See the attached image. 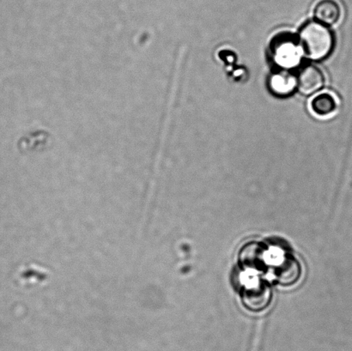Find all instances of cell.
<instances>
[{"label": "cell", "mask_w": 352, "mask_h": 351, "mask_svg": "<svg viewBox=\"0 0 352 351\" xmlns=\"http://www.w3.org/2000/svg\"><path fill=\"white\" fill-rule=\"evenodd\" d=\"M283 261V260H282ZM300 267L295 260L285 258L275 271V277L279 284L291 285L296 283L300 277Z\"/></svg>", "instance_id": "cell-8"}, {"label": "cell", "mask_w": 352, "mask_h": 351, "mask_svg": "<svg viewBox=\"0 0 352 351\" xmlns=\"http://www.w3.org/2000/svg\"><path fill=\"white\" fill-rule=\"evenodd\" d=\"M296 78V88L302 95H311L320 91L325 84L323 72L314 65H307L300 69Z\"/></svg>", "instance_id": "cell-3"}, {"label": "cell", "mask_w": 352, "mask_h": 351, "mask_svg": "<svg viewBox=\"0 0 352 351\" xmlns=\"http://www.w3.org/2000/svg\"><path fill=\"white\" fill-rule=\"evenodd\" d=\"M314 15L317 22L324 25H333L340 20L341 8L336 0H320L317 2Z\"/></svg>", "instance_id": "cell-5"}, {"label": "cell", "mask_w": 352, "mask_h": 351, "mask_svg": "<svg viewBox=\"0 0 352 351\" xmlns=\"http://www.w3.org/2000/svg\"><path fill=\"white\" fill-rule=\"evenodd\" d=\"M310 109L314 115L324 118V117L329 116L336 112L337 101L331 93H322L311 100Z\"/></svg>", "instance_id": "cell-7"}, {"label": "cell", "mask_w": 352, "mask_h": 351, "mask_svg": "<svg viewBox=\"0 0 352 351\" xmlns=\"http://www.w3.org/2000/svg\"><path fill=\"white\" fill-rule=\"evenodd\" d=\"M271 298L270 288L263 282L248 285L243 291V304L252 312L265 310L270 304Z\"/></svg>", "instance_id": "cell-2"}, {"label": "cell", "mask_w": 352, "mask_h": 351, "mask_svg": "<svg viewBox=\"0 0 352 351\" xmlns=\"http://www.w3.org/2000/svg\"><path fill=\"white\" fill-rule=\"evenodd\" d=\"M275 62L283 67H291L299 60L298 45L291 36H281L275 40L272 47Z\"/></svg>", "instance_id": "cell-4"}, {"label": "cell", "mask_w": 352, "mask_h": 351, "mask_svg": "<svg viewBox=\"0 0 352 351\" xmlns=\"http://www.w3.org/2000/svg\"><path fill=\"white\" fill-rule=\"evenodd\" d=\"M269 87L274 95L286 96L292 94L296 88V76L285 70L274 72L269 80Z\"/></svg>", "instance_id": "cell-6"}, {"label": "cell", "mask_w": 352, "mask_h": 351, "mask_svg": "<svg viewBox=\"0 0 352 351\" xmlns=\"http://www.w3.org/2000/svg\"><path fill=\"white\" fill-rule=\"evenodd\" d=\"M299 41L306 56L312 60L327 58L334 46L332 31L318 22L306 23L300 31Z\"/></svg>", "instance_id": "cell-1"}]
</instances>
